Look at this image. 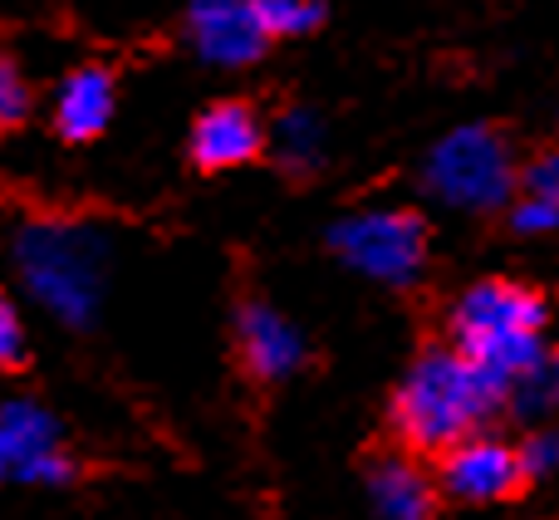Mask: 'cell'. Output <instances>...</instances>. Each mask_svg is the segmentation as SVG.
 <instances>
[{
	"instance_id": "cell-2",
	"label": "cell",
	"mask_w": 559,
	"mask_h": 520,
	"mask_svg": "<svg viewBox=\"0 0 559 520\" xmlns=\"http://www.w3.org/2000/svg\"><path fill=\"white\" fill-rule=\"evenodd\" d=\"M545 324H550V305L540 289L515 280H481L452 305V348L491 378L511 383L550 348Z\"/></svg>"
},
{
	"instance_id": "cell-17",
	"label": "cell",
	"mask_w": 559,
	"mask_h": 520,
	"mask_svg": "<svg viewBox=\"0 0 559 520\" xmlns=\"http://www.w3.org/2000/svg\"><path fill=\"white\" fill-rule=\"evenodd\" d=\"M29 114V88H25V74L15 69V59L0 49V128H15L25 123Z\"/></svg>"
},
{
	"instance_id": "cell-11",
	"label": "cell",
	"mask_w": 559,
	"mask_h": 520,
	"mask_svg": "<svg viewBox=\"0 0 559 520\" xmlns=\"http://www.w3.org/2000/svg\"><path fill=\"white\" fill-rule=\"evenodd\" d=\"M368 501L378 520H437V482L413 452H388L368 466Z\"/></svg>"
},
{
	"instance_id": "cell-8",
	"label": "cell",
	"mask_w": 559,
	"mask_h": 520,
	"mask_svg": "<svg viewBox=\"0 0 559 520\" xmlns=\"http://www.w3.org/2000/svg\"><path fill=\"white\" fill-rule=\"evenodd\" d=\"M236 354H241V368L255 383H280L305 364V339L265 299H246L236 309Z\"/></svg>"
},
{
	"instance_id": "cell-5",
	"label": "cell",
	"mask_w": 559,
	"mask_h": 520,
	"mask_svg": "<svg viewBox=\"0 0 559 520\" xmlns=\"http://www.w3.org/2000/svg\"><path fill=\"white\" fill-rule=\"evenodd\" d=\"M334 256H344L358 275L378 285H413L427 265V226L417 212H358L329 232Z\"/></svg>"
},
{
	"instance_id": "cell-9",
	"label": "cell",
	"mask_w": 559,
	"mask_h": 520,
	"mask_svg": "<svg viewBox=\"0 0 559 520\" xmlns=\"http://www.w3.org/2000/svg\"><path fill=\"white\" fill-rule=\"evenodd\" d=\"M192 39L212 64H251L271 35L261 25V0H192Z\"/></svg>"
},
{
	"instance_id": "cell-20",
	"label": "cell",
	"mask_w": 559,
	"mask_h": 520,
	"mask_svg": "<svg viewBox=\"0 0 559 520\" xmlns=\"http://www.w3.org/2000/svg\"><path fill=\"white\" fill-rule=\"evenodd\" d=\"M0 482H5V462H0Z\"/></svg>"
},
{
	"instance_id": "cell-3",
	"label": "cell",
	"mask_w": 559,
	"mask_h": 520,
	"mask_svg": "<svg viewBox=\"0 0 559 520\" xmlns=\"http://www.w3.org/2000/svg\"><path fill=\"white\" fill-rule=\"evenodd\" d=\"M15 265L55 319L84 329L104 299V241L88 226L35 222L15 236Z\"/></svg>"
},
{
	"instance_id": "cell-7",
	"label": "cell",
	"mask_w": 559,
	"mask_h": 520,
	"mask_svg": "<svg viewBox=\"0 0 559 520\" xmlns=\"http://www.w3.org/2000/svg\"><path fill=\"white\" fill-rule=\"evenodd\" d=\"M0 462H5V476L29 482V486L74 482V462H69V452L59 447L55 417L35 403L0 407Z\"/></svg>"
},
{
	"instance_id": "cell-14",
	"label": "cell",
	"mask_w": 559,
	"mask_h": 520,
	"mask_svg": "<svg viewBox=\"0 0 559 520\" xmlns=\"http://www.w3.org/2000/svg\"><path fill=\"white\" fill-rule=\"evenodd\" d=\"M280 163L289 167V173H309V167L319 163V118L314 114H285V123H280Z\"/></svg>"
},
{
	"instance_id": "cell-16",
	"label": "cell",
	"mask_w": 559,
	"mask_h": 520,
	"mask_svg": "<svg viewBox=\"0 0 559 520\" xmlns=\"http://www.w3.org/2000/svg\"><path fill=\"white\" fill-rule=\"evenodd\" d=\"M515 197L559 212V147H545V153H535L531 163L521 167V177H515Z\"/></svg>"
},
{
	"instance_id": "cell-10",
	"label": "cell",
	"mask_w": 559,
	"mask_h": 520,
	"mask_svg": "<svg viewBox=\"0 0 559 520\" xmlns=\"http://www.w3.org/2000/svg\"><path fill=\"white\" fill-rule=\"evenodd\" d=\"M261 118H255L251 104H212L192 128V157L206 167V173H222V167H241L251 157H261Z\"/></svg>"
},
{
	"instance_id": "cell-4",
	"label": "cell",
	"mask_w": 559,
	"mask_h": 520,
	"mask_svg": "<svg viewBox=\"0 0 559 520\" xmlns=\"http://www.w3.org/2000/svg\"><path fill=\"white\" fill-rule=\"evenodd\" d=\"M515 177H521V163H515L511 138L491 123L456 128L427 157V187L447 206H462V212H501V206H511Z\"/></svg>"
},
{
	"instance_id": "cell-18",
	"label": "cell",
	"mask_w": 559,
	"mask_h": 520,
	"mask_svg": "<svg viewBox=\"0 0 559 520\" xmlns=\"http://www.w3.org/2000/svg\"><path fill=\"white\" fill-rule=\"evenodd\" d=\"M521 462H525V476H531V482L555 476L559 472V427H535V433L521 442Z\"/></svg>"
},
{
	"instance_id": "cell-19",
	"label": "cell",
	"mask_w": 559,
	"mask_h": 520,
	"mask_svg": "<svg viewBox=\"0 0 559 520\" xmlns=\"http://www.w3.org/2000/svg\"><path fill=\"white\" fill-rule=\"evenodd\" d=\"M25 364V329H20V315L5 295H0V368H20Z\"/></svg>"
},
{
	"instance_id": "cell-15",
	"label": "cell",
	"mask_w": 559,
	"mask_h": 520,
	"mask_svg": "<svg viewBox=\"0 0 559 520\" xmlns=\"http://www.w3.org/2000/svg\"><path fill=\"white\" fill-rule=\"evenodd\" d=\"M319 20H324V5H319V0H261V25L271 39L309 35Z\"/></svg>"
},
{
	"instance_id": "cell-6",
	"label": "cell",
	"mask_w": 559,
	"mask_h": 520,
	"mask_svg": "<svg viewBox=\"0 0 559 520\" xmlns=\"http://www.w3.org/2000/svg\"><path fill=\"white\" fill-rule=\"evenodd\" d=\"M525 486H531V476H525L521 447L491 433H476L466 442H456L452 452H442V466H437V492L456 496L466 506L511 501Z\"/></svg>"
},
{
	"instance_id": "cell-1",
	"label": "cell",
	"mask_w": 559,
	"mask_h": 520,
	"mask_svg": "<svg viewBox=\"0 0 559 520\" xmlns=\"http://www.w3.org/2000/svg\"><path fill=\"white\" fill-rule=\"evenodd\" d=\"M506 413V383L462 358L456 348H427L413 358L393 393V433L413 457H442L486 433Z\"/></svg>"
},
{
	"instance_id": "cell-12",
	"label": "cell",
	"mask_w": 559,
	"mask_h": 520,
	"mask_svg": "<svg viewBox=\"0 0 559 520\" xmlns=\"http://www.w3.org/2000/svg\"><path fill=\"white\" fill-rule=\"evenodd\" d=\"M114 118V74L98 64L79 69V74L64 79L55 98V128L69 138V143H88L98 138Z\"/></svg>"
},
{
	"instance_id": "cell-13",
	"label": "cell",
	"mask_w": 559,
	"mask_h": 520,
	"mask_svg": "<svg viewBox=\"0 0 559 520\" xmlns=\"http://www.w3.org/2000/svg\"><path fill=\"white\" fill-rule=\"evenodd\" d=\"M506 413L531 427H545L550 417H559V348H545L525 374L506 383Z\"/></svg>"
}]
</instances>
